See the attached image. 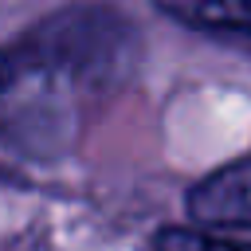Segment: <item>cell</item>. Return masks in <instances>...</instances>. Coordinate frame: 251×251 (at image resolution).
Masks as SVG:
<instances>
[{
  "label": "cell",
  "instance_id": "4",
  "mask_svg": "<svg viewBox=\"0 0 251 251\" xmlns=\"http://www.w3.org/2000/svg\"><path fill=\"white\" fill-rule=\"evenodd\" d=\"M4 78H8V59L0 55V90H4Z\"/></svg>",
  "mask_w": 251,
  "mask_h": 251
},
{
  "label": "cell",
  "instance_id": "1",
  "mask_svg": "<svg viewBox=\"0 0 251 251\" xmlns=\"http://www.w3.org/2000/svg\"><path fill=\"white\" fill-rule=\"evenodd\" d=\"M188 216L204 227H239L251 231V157L231 161L188 188Z\"/></svg>",
  "mask_w": 251,
  "mask_h": 251
},
{
  "label": "cell",
  "instance_id": "2",
  "mask_svg": "<svg viewBox=\"0 0 251 251\" xmlns=\"http://www.w3.org/2000/svg\"><path fill=\"white\" fill-rule=\"evenodd\" d=\"M153 4L184 27L251 39V0H153Z\"/></svg>",
  "mask_w": 251,
  "mask_h": 251
},
{
  "label": "cell",
  "instance_id": "3",
  "mask_svg": "<svg viewBox=\"0 0 251 251\" xmlns=\"http://www.w3.org/2000/svg\"><path fill=\"white\" fill-rule=\"evenodd\" d=\"M153 247L157 251H251V231L188 224V227H165V231H157Z\"/></svg>",
  "mask_w": 251,
  "mask_h": 251
}]
</instances>
